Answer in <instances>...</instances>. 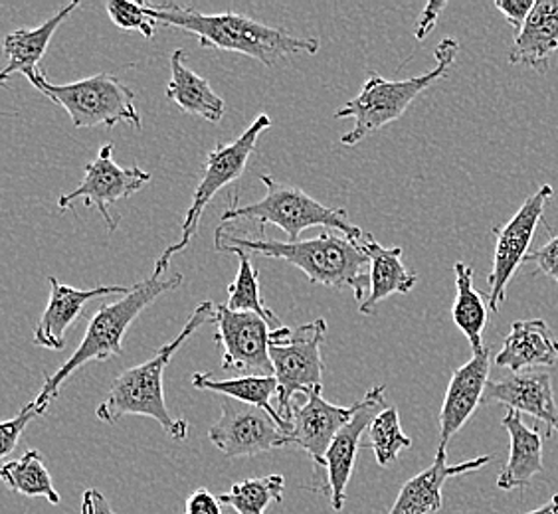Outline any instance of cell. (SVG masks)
<instances>
[{
	"label": "cell",
	"instance_id": "ba28073f",
	"mask_svg": "<svg viewBox=\"0 0 558 514\" xmlns=\"http://www.w3.org/2000/svg\"><path fill=\"white\" fill-rule=\"evenodd\" d=\"M56 106L64 108L74 127H116L131 123L141 128V115L135 106V94L111 74H97L77 79L74 84L56 86L40 75L33 84Z\"/></svg>",
	"mask_w": 558,
	"mask_h": 514
},
{
	"label": "cell",
	"instance_id": "7402d4cb",
	"mask_svg": "<svg viewBox=\"0 0 558 514\" xmlns=\"http://www.w3.org/2000/svg\"><path fill=\"white\" fill-rule=\"evenodd\" d=\"M558 52V0H537L523 30L517 34L509 62L529 65L547 74L550 58Z\"/></svg>",
	"mask_w": 558,
	"mask_h": 514
},
{
	"label": "cell",
	"instance_id": "8992f818",
	"mask_svg": "<svg viewBox=\"0 0 558 514\" xmlns=\"http://www.w3.org/2000/svg\"><path fill=\"white\" fill-rule=\"evenodd\" d=\"M259 181L266 186V194L258 203L246 206H230L222 215V224L247 220L258 222L259 234H264V225H278L288 242H298L301 232L313 225H325L341 232L351 240H363L365 232L361 228L349 222V216L341 208H331L317 203L305 191H301L293 184L281 183L269 174H259Z\"/></svg>",
	"mask_w": 558,
	"mask_h": 514
},
{
	"label": "cell",
	"instance_id": "4fadbf2b",
	"mask_svg": "<svg viewBox=\"0 0 558 514\" xmlns=\"http://www.w3.org/2000/svg\"><path fill=\"white\" fill-rule=\"evenodd\" d=\"M216 344L222 353V370L247 376H274L269 358L271 327L256 313L232 311L216 305Z\"/></svg>",
	"mask_w": 558,
	"mask_h": 514
},
{
	"label": "cell",
	"instance_id": "cb8c5ba5",
	"mask_svg": "<svg viewBox=\"0 0 558 514\" xmlns=\"http://www.w3.org/2000/svg\"><path fill=\"white\" fill-rule=\"evenodd\" d=\"M361 246L371 257V295L359 305L361 315H375L376 305L390 295H407L414 290L418 276L402 261V247H385L371 234H365Z\"/></svg>",
	"mask_w": 558,
	"mask_h": 514
},
{
	"label": "cell",
	"instance_id": "8fae6325",
	"mask_svg": "<svg viewBox=\"0 0 558 514\" xmlns=\"http://www.w3.org/2000/svg\"><path fill=\"white\" fill-rule=\"evenodd\" d=\"M220 419L208 429V440L228 460L256 457L291 445V438L262 407L222 396Z\"/></svg>",
	"mask_w": 558,
	"mask_h": 514
},
{
	"label": "cell",
	"instance_id": "9c48e42d",
	"mask_svg": "<svg viewBox=\"0 0 558 514\" xmlns=\"http://www.w3.org/2000/svg\"><path fill=\"white\" fill-rule=\"evenodd\" d=\"M327 334V321L301 325L298 329L281 327L269 336V358L278 380V414L291 431V414L295 396H307L322 386V346Z\"/></svg>",
	"mask_w": 558,
	"mask_h": 514
},
{
	"label": "cell",
	"instance_id": "f1b7e54d",
	"mask_svg": "<svg viewBox=\"0 0 558 514\" xmlns=\"http://www.w3.org/2000/svg\"><path fill=\"white\" fill-rule=\"evenodd\" d=\"M0 479L14 493L24 497H43L48 503L60 504L54 481L44 465L40 451L28 450L21 460L7 461L0 469Z\"/></svg>",
	"mask_w": 558,
	"mask_h": 514
},
{
	"label": "cell",
	"instance_id": "8d00e7d4",
	"mask_svg": "<svg viewBox=\"0 0 558 514\" xmlns=\"http://www.w3.org/2000/svg\"><path fill=\"white\" fill-rule=\"evenodd\" d=\"M446 7H448V2H444V0H432L424 7V11L420 14L418 24H416V33H414L416 40H424L434 30L436 22L440 19V12Z\"/></svg>",
	"mask_w": 558,
	"mask_h": 514
},
{
	"label": "cell",
	"instance_id": "1f68e13d",
	"mask_svg": "<svg viewBox=\"0 0 558 514\" xmlns=\"http://www.w3.org/2000/svg\"><path fill=\"white\" fill-rule=\"evenodd\" d=\"M108 14L111 22L121 30H137L145 38H153L159 22L150 16L145 4L125 2V0H109Z\"/></svg>",
	"mask_w": 558,
	"mask_h": 514
},
{
	"label": "cell",
	"instance_id": "484cf974",
	"mask_svg": "<svg viewBox=\"0 0 558 514\" xmlns=\"http://www.w3.org/2000/svg\"><path fill=\"white\" fill-rule=\"evenodd\" d=\"M193 386L198 390H208L215 394L232 397L242 404L262 407L278 421L279 428L290 436V428L279 416L278 407L271 406V400L274 397L278 400L279 384L276 376H242V378H230V380H216L213 375L196 372L193 376Z\"/></svg>",
	"mask_w": 558,
	"mask_h": 514
},
{
	"label": "cell",
	"instance_id": "83f0119b",
	"mask_svg": "<svg viewBox=\"0 0 558 514\" xmlns=\"http://www.w3.org/2000/svg\"><path fill=\"white\" fill-rule=\"evenodd\" d=\"M216 252L220 254H232L238 257V273L234 281L228 285V303L226 307L232 311L256 313L264 321L268 322L271 331H278L283 325L276 317V313L266 307L259 293V273L254 268L252 257L240 247L222 246Z\"/></svg>",
	"mask_w": 558,
	"mask_h": 514
},
{
	"label": "cell",
	"instance_id": "7c38bea8",
	"mask_svg": "<svg viewBox=\"0 0 558 514\" xmlns=\"http://www.w3.org/2000/svg\"><path fill=\"white\" fill-rule=\"evenodd\" d=\"M113 143L104 145L97 159L86 164V176L82 184L58 200V208L62 212L70 210L80 200L86 204L87 208H96L104 216L109 234H113L119 224L118 218L111 216V208L118 206L119 200H125L140 193L145 184L150 183V172L143 171L140 167H119L113 159Z\"/></svg>",
	"mask_w": 558,
	"mask_h": 514
},
{
	"label": "cell",
	"instance_id": "d6986e66",
	"mask_svg": "<svg viewBox=\"0 0 558 514\" xmlns=\"http://www.w3.org/2000/svg\"><path fill=\"white\" fill-rule=\"evenodd\" d=\"M489 455L480 460L465 461L460 465H448V451L444 445H438L436 460L428 469L420 472L416 477L404 482L400 489L397 501L387 514H436L444 506L441 489L451 477L477 472L489 463Z\"/></svg>",
	"mask_w": 558,
	"mask_h": 514
},
{
	"label": "cell",
	"instance_id": "836d02e7",
	"mask_svg": "<svg viewBox=\"0 0 558 514\" xmlns=\"http://www.w3.org/2000/svg\"><path fill=\"white\" fill-rule=\"evenodd\" d=\"M535 2L537 0H495V9L501 12L505 21L513 26L517 36V34L523 30L531 11L535 9Z\"/></svg>",
	"mask_w": 558,
	"mask_h": 514
},
{
	"label": "cell",
	"instance_id": "e0dca14e",
	"mask_svg": "<svg viewBox=\"0 0 558 514\" xmlns=\"http://www.w3.org/2000/svg\"><path fill=\"white\" fill-rule=\"evenodd\" d=\"M50 301L44 309L40 321L34 327L33 343L48 351H62L65 346V332L86 309L89 301L108 295H128L131 287L123 285H104L94 290H74L56 278H48Z\"/></svg>",
	"mask_w": 558,
	"mask_h": 514
},
{
	"label": "cell",
	"instance_id": "f546056e",
	"mask_svg": "<svg viewBox=\"0 0 558 514\" xmlns=\"http://www.w3.org/2000/svg\"><path fill=\"white\" fill-rule=\"evenodd\" d=\"M286 479L281 475H266L258 479L232 485L230 493L220 494V503L232 506L236 514H266L271 503H283Z\"/></svg>",
	"mask_w": 558,
	"mask_h": 514
},
{
	"label": "cell",
	"instance_id": "9a60e30c",
	"mask_svg": "<svg viewBox=\"0 0 558 514\" xmlns=\"http://www.w3.org/2000/svg\"><path fill=\"white\" fill-rule=\"evenodd\" d=\"M359 402L351 407L337 406L323 397V386L313 388L303 402L293 404L291 445L312 457L315 473L325 469V457L337 433L353 419Z\"/></svg>",
	"mask_w": 558,
	"mask_h": 514
},
{
	"label": "cell",
	"instance_id": "3957f363",
	"mask_svg": "<svg viewBox=\"0 0 558 514\" xmlns=\"http://www.w3.org/2000/svg\"><path fill=\"white\" fill-rule=\"evenodd\" d=\"M215 321V303L203 301L189 317L183 331L177 334V339H172L171 343L162 344L157 354L145 365L128 368L113 380L108 397L97 407V418L113 426L125 416H145V418L155 419L171 440H186L189 424L184 419L172 418L165 402L162 376L172 356L183 346L184 341L193 336V332L198 331L206 322Z\"/></svg>",
	"mask_w": 558,
	"mask_h": 514
},
{
	"label": "cell",
	"instance_id": "603a6c76",
	"mask_svg": "<svg viewBox=\"0 0 558 514\" xmlns=\"http://www.w3.org/2000/svg\"><path fill=\"white\" fill-rule=\"evenodd\" d=\"M521 416L523 414L509 409L501 421V426L507 429L509 440H511L509 460L505 463L504 472L497 479V487L501 491L525 489L538 473H543L545 469L541 429L526 428Z\"/></svg>",
	"mask_w": 558,
	"mask_h": 514
},
{
	"label": "cell",
	"instance_id": "2e32d148",
	"mask_svg": "<svg viewBox=\"0 0 558 514\" xmlns=\"http://www.w3.org/2000/svg\"><path fill=\"white\" fill-rule=\"evenodd\" d=\"M492 348L475 353L472 360L451 375L450 384L440 409V445L448 448L451 438L470 421L475 409L484 402L485 388L489 384Z\"/></svg>",
	"mask_w": 558,
	"mask_h": 514
},
{
	"label": "cell",
	"instance_id": "4316f807",
	"mask_svg": "<svg viewBox=\"0 0 558 514\" xmlns=\"http://www.w3.org/2000/svg\"><path fill=\"white\" fill-rule=\"evenodd\" d=\"M456 271V301L451 307V317L456 327L463 332L473 354L484 351V331L487 325V307H485L484 293L473 287V269L458 261L453 266Z\"/></svg>",
	"mask_w": 558,
	"mask_h": 514
},
{
	"label": "cell",
	"instance_id": "5bb4252c",
	"mask_svg": "<svg viewBox=\"0 0 558 514\" xmlns=\"http://www.w3.org/2000/svg\"><path fill=\"white\" fill-rule=\"evenodd\" d=\"M385 392H387V386H375L366 392L363 400H359V409L353 419L337 433L331 448L327 451V457H325L327 482L323 485L319 493L329 494L331 506L337 513L343 511L344 501H347V487L353 477L356 455L363 448L361 440L365 431L371 428L373 419L388 407Z\"/></svg>",
	"mask_w": 558,
	"mask_h": 514
},
{
	"label": "cell",
	"instance_id": "44dd1931",
	"mask_svg": "<svg viewBox=\"0 0 558 514\" xmlns=\"http://www.w3.org/2000/svg\"><path fill=\"white\" fill-rule=\"evenodd\" d=\"M77 7H80V2L74 0V2L62 7L54 16L43 22L38 28H21V30L9 34L4 38V54L9 56V64L2 70L0 82L7 84L11 75L22 74L31 84H34L44 74L43 70H38V64H40L43 56L46 54L52 36Z\"/></svg>",
	"mask_w": 558,
	"mask_h": 514
},
{
	"label": "cell",
	"instance_id": "30bf717a",
	"mask_svg": "<svg viewBox=\"0 0 558 514\" xmlns=\"http://www.w3.org/2000/svg\"><path fill=\"white\" fill-rule=\"evenodd\" d=\"M553 186L543 184L537 193L529 196L523 206L519 208L509 222L505 225H494L495 254L492 273L487 278L489 285V309L499 313L501 305L507 301V287L511 279L521 268V264L529 256V247L537 232V225L541 224L545 216V204L553 196Z\"/></svg>",
	"mask_w": 558,
	"mask_h": 514
},
{
	"label": "cell",
	"instance_id": "e575fe53",
	"mask_svg": "<svg viewBox=\"0 0 558 514\" xmlns=\"http://www.w3.org/2000/svg\"><path fill=\"white\" fill-rule=\"evenodd\" d=\"M525 261L537 266V271L545 273L558 285V236L553 237L547 246L541 247L537 252L529 254Z\"/></svg>",
	"mask_w": 558,
	"mask_h": 514
},
{
	"label": "cell",
	"instance_id": "7a4b0ae2",
	"mask_svg": "<svg viewBox=\"0 0 558 514\" xmlns=\"http://www.w3.org/2000/svg\"><path fill=\"white\" fill-rule=\"evenodd\" d=\"M145 9L161 26L194 34L203 48L244 54L268 68L288 56L319 52L317 38H298L283 28H274L244 14H205L174 2L145 4Z\"/></svg>",
	"mask_w": 558,
	"mask_h": 514
},
{
	"label": "cell",
	"instance_id": "ac0fdd59",
	"mask_svg": "<svg viewBox=\"0 0 558 514\" xmlns=\"http://www.w3.org/2000/svg\"><path fill=\"white\" fill-rule=\"evenodd\" d=\"M484 406L501 404L507 409L526 414L547 426L548 433L558 431V406L550 376L545 372H517L485 388Z\"/></svg>",
	"mask_w": 558,
	"mask_h": 514
},
{
	"label": "cell",
	"instance_id": "277c9868",
	"mask_svg": "<svg viewBox=\"0 0 558 514\" xmlns=\"http://www.w3.org/2000/svg\"><path fill=\"white\" fill-rule=\"evenodd\" d=\"M183 283V276L174 273L171 278H150L131 285L128 295L101 305V309L87 322L86 334L82 339L75 353L68 358V363L58 368L54 375L48 376L43 390L34 397L36 407L46 414V409L54 402L60 388L77 368L87 363H106L111 356L123 354V336L131 327V322L140 317L141 313L149 307L150 303L159 299L167 291L177 290Z\"/></svg>",
	"mask_w": 558,
	"mask_h": 514
},
{
	"label": "cell",
	"instance_id": "d4e9b609",
	"mask_svg": "<svg viewBox=\"0 0 558 514\" xmlns=\"http://www.w3.org/2000/svg\"><path fill=\"white\" fill-rule=\"evenodd\" d=\"M184 58V50H174L171 54V82L167 86V97L184 113L218 123L225 118V99L216 94L208 79L186 68Z\"/></svg>",
	"mask_w": 558,
	"mask_h": 514
},
{
	"label": "cell",
	"instance_id": "f35d334b",
	"mask_svg": "<svg viewBox=\"0 0 558 514\" xmlns=\"http://www.w3.org/2000/svg\"><path fill=\"white\" fill-rule=\"evenodd\" d=\"M526 514H558V494L553 497L547 504H543V506H538L535 511Z\"/></svg>",
	"mask_w": 558,
	"mask_h": 514
},
{
	"label": "cell",
	"instance_id": "52a82bcc",
	"mask_svg": "<svg viewBox=\"0 0 558 514\" xmlns=\"http://www.w3.org/2000/svg\"><path fill=\"white\" fill-rule=\"evenodd\" d=\"M271 118L262 113L250 127L232 143H218L215 150L206 157L205 169H203V176L201 183L194 191L193 203L186 210V216L183 220V232L181 237L167 247L161 256L157 257L155 261V269L150 276L162 279L167 273L169 264H171L172 256L183 252L184 247L191 244V240L196 236L198 225H201V218L206 210V206L213 203L216 194L220 193L228 184L236 183L238 179L246 171L247 161L254 155L256 145H258L259 135L271 127Z\"/></svg>",
	"mask_w": 558,
	"mask_h": 514
},
{
	"label": "cell",
	"instance_id": "4dcf8cb0",
	"mask_svg": "<svg viewBox=\"0 0 558 514\" xmlns=\"http://www.w3.org/2000/svg\"><path fill=\"white\" fill-rule=\"evenodd\" d=\"M366 448L375 451L376 463L388 467L398 460V455L412 448V440L402 431L397 407H385L368 428Z\"/></svg>",
	"mask_w": 558,
	"mask_h": 514
},
{
	"label": "cell",
	"instance_id": "74e56055",
	"mask_svg": "<svg viewBox=\"0 0 558 514\" xmlns=\"http://www.w3.org/2000/svg\"><path fill=\"white\" fill-rule=\"evenodd\" d=\"M80 514H116V511L111 509L108 499L97 489H87L82 499Z\"/></svg>",
	"mask_w": 558,
	"mask_h": 514
},
{
	"label": "cell",
	"instance_id": "ffe728a7",
	"mask_svg": "<svg viewBox=\"0 0 558 514\" xmlns=\"http://www.w3.org/2000/svg\"><path fill=\"white\" fill-rule=\"evenodd\" d=\"M557 363L558 341L543 319L513 322L501 351L495 356V366L511 370V375Z\"/></svg>",
	"mask_w": 558,
	"mask_h": 514
},
{
	"label": "cell",
	"instance_id": "5b68a950",
	"mask_svg": "<svg viewBox=\"0 0 558 514\" xmlns=\"http://www.w3.org/2000/svg\"><path fill=\"white\" fill-rule=\"evenodd\" d=\"M458 50V40L444 38L436 48V68L426 74L410 79H387L380 75H371L359 96L335 111V119H354V127L341 137L344 147L359 145L368 135L402 118L422 91H426L446 75Z\"/></svg>",
	"mask_w": 558,
	"mask_h": 514
},
{
	"label": "cell",
	"instance_id": "d590c367",
	"mask_svg": "<svg viewBox=\"0 0 558 514\" xmlns=\"http://www.w3.org/2000/svg\"><path fill=\"white\" fill-rule=\"evenodd\" d=\"M184 514H222V503L208 489H196L186 499Z\"/></svg>",
	"mask_w": 558,
	"mask_h": 514
},
{
	"label": "cell",
	"instance_id": "6da1fadb",
	"mask_svg": "<svg viewBox=\"0 0 558 514\" xmlns=\"http://www.w3.org/2000/svg\"><path fill=\"white\" fill-rule=\"evenodd\" d=\"M262 237H244L218 225L215 232V247H240L250 256L281 259L300 268L312 285H325L331 290H351L354 299L363 305L371 295V257L366 254L361 240L335 236L325 232L322 236L298 242H278Z\"/></svg>",
	"mask_w": 558,
	"mask_h": 514
},
{
	"label": "cell",
	"instance_id": "d6a6232c",
	"mask_svg": "<svg viewBox=\"0 0 558 514\" xmlns=\"http://www.w3.org/2000/svg\"><path fill=\"white\" fill-rule=\"evenodd\" d=\"M43 416V412L36 407V404L31 402L26 406L22 407L21 414L16 418H12L11 421H4L0 426V457H9L11 451L19 445L24 429L28 428V424L34 418Z\"/></svg>",
	"mask_w": 558,
	"mask_h": 514
}]
</instances>
